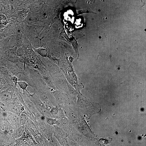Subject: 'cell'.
I'll use <instances>...</instances> for the list:
<instances>
[{
  "label": "cell",
  "mask_w": 146,
  "mask_h": 146,
  "mask_svg": "<svg viewBox=\"0 0 146 146\" xmlns=\"http://www.w3.org/2000/svg\"><path fill=\"white\" fill-rule=\"evenodd\" d=\"M33 69L25 68L16 73L8 80L12 90L16 94H25L32 88Z\"/></svg>",
  "instance_id": "obj_1"
},
{
  "label": "cell",
  "mask_w": 146,
  "mask_h": 146,
  "mask_svg": "<svg viewBox=\"0 0 146 146\" xmlns=\"http://www.w3.org/2000/svg\"><path fill=\"white\" fill-rule=\"evenodd\" d=\"M58 11L57 5L39 1L31 7L29 14L34 21H41L58 17Z\"/></svg>",
  "instance_id": "obj_2"
},
{
  "label": "cell",
  "mask_w": 146,
  "mask_h": 146,
  "mask_svg": "<svg viewBox=\"0 0 146 146\" xmlns=\"http://www.w3.org/2000/svg\"><path fill=\"white\" fill-rule=\"evenodd\" d=\"M34 24L35 36H38L42 39L47 40L52 37L56 28L60 24V21L58 16L47 20L34 21Z\"/></svg>",
  "instance_id": "obj_3"
},
{
  "label": "cell",
  "mask_w": 146,
  "mask_h": 146,
  "mask_svg": "<svg viewBox=\"0 0 146 146\" xmlns=\"http://www.w3.org/2000/svg\"><path fill=\"white\" fill-rule=\"evenodd\" d=\"M68 101L84 113L92 114L96 109V101L93 98L83 95L72 98L64 93Z\"/></svg>",
  "instance_id": "obj_4"
},
{
  "label": "cell",
  "mask_w": 146,
  "mask_h": 146,
  "mask_svg": "<svg viewBox=\"0 0 146 146\" xmlns=\"http://www.w3.org/2000/svg\"><path fill=\"white\" fill-rule=\"evenodd\" d=\"M33 69V82L32 88L37 93L41 94L46 87L47 75L44 67L32 68Z\"/></svg>",
  "instance_id": "obj_5"
},
{
  "label": "cell",
  "mask_w": 146,
  "mask_h": 146,
  "mask_svg": "<svg viewBox=\"0 0 146 146\" xmlns=\"http://www.w3.org/2000/svg\"><path fill=\"white\" fill-rule=\"evenodd\" d=\"M23 20L18 28L15 29L16 33L19 36H25L26 35L35 36L36 32L34 21L32 19L29 13L23 11Z\"/></svg>",
  "instance_id": "obj_6"
},
{
  "label": "cell",
  "mask_w": 146,
  "mask_h": 146,
  "mask_svg": "<svg viewBox=\"0 0 146 146\" xmlns=\"http://www.w3.org/2000/svg\"><path fill=\"white\" fill-rule=\"evenodd\" d=\"M6 17L8 28L9 27L15 30L21 25L23 18V13L22 11L18 9L13 10L8 13Z\"/></svg>",
  "instance_id": "obj_7"
},
{
  "label": "cell",
  "mask_w": 146,
  "mask_h": 146,
  "mask_svg": "<svg viewBox=\"0 0 146 146\" xmlns=\"http://www.w3.org/2000/svg\"><path fill=\"white\" fill-rule=\"evenodd\" d=\"M48 108V101L46 97L42 94H38L32 102V110L34 113L41 114Z\"/></svg>",
  "instance_id": "obj_8"
},
{
  "label": "cell",
  "mask_w": 146,
  "mask_h": 146,
  "mask_svg": "<svg viewBox=\"0 0 146 146\" xmlns=\"http://www.w3.org/2000/svg\"><path fill=\"white\" fill-rule=\"evenodd\" d=\"M16 136L19 141L25 144H33L35 141V137L31 134L30 131L27 130H19L16 131Z\"/></svg>",
  "instance_id": "obj_9"
},
{
  "label": "cell",
  "mask_w": 146,
  "mask_h": 146,
  "mask_svg": "<svg viewBox=\"0 0 146 146\" xmlns=\"http://www.w3.org/2000/svg\"><path fill=\"white\" fill-rule=\"evenodd\" d=\"M8 28L7 17L0 13V29H6Z\"/></svg>",
  "instance_id": "obj_10"
},
{
  "label": "cell",
  "mask_w": 146,
  "mask_h": 146,
  "mask_svg": "<svg viewBox=\"0 0 146 146\" xmlns=\"http://www.w3.org/2000/svg\"><path fill=\"white\" fill-rule=\"evenodd\" d=\"M43 1H44L46 2H48L49 3H50L52 4H53V5H55L58 6V5L61 3L62 2V1H63L64 0H43Z\"/></svg>",
  "instance_id": "obj_11"
}]
</instances>
